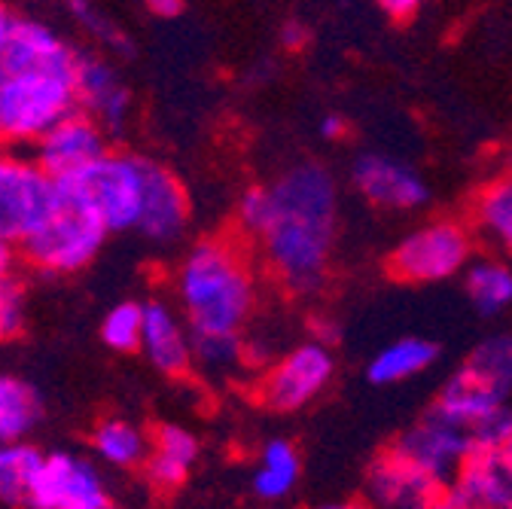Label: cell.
<instances>
[{
    "mask_svg": "<svg viewBox=\"0 0 512 509\" xmlns=\"http://www.w3.org/2000/svg\"><path fill=\"white\" fill-rule=\"evenodd\" d=\"M442 494L445 482L409 461L394 442L366 467V500L381 509H430Z\"/></svg>",
    "mask_w": 512,
    "mask_h": 509,
    "instance_id": "obj_13",
    "label": "cell"
},
{
    "mask_svg": "<svg viewBox=\"0 0 512 509\" xmlns=\"http://www.w3.org/2000/svg\"><path fill=\"white\" fill-rule=\"evenodd\" d=\"M25 506L31 509H119L98 464L74 452L43 455L31 479Z\"/></svg>",
    "mask_w": 512,
    "mask_h": 509,
    "instance_id": "obj_9",
    "label": "cell"
},
{
    "mask_svg": "<svg viewBox=\"0 0 512 509\" xmlns=\"http://www.w3.org/2000/svg\"><path fill=\"white\" fill-rule=\"evenodd\" d=\"M189 226V193L183 180L162 162H150V183H147V202L138 232L153 244L177 241Z\"/></svg>",
    "mask_w": 512,
    "mask_h": 509,
    "instance_id": "obj_18",
    "label": "cell"
},
{
    "mask_svg": "<svg viewBox=\"0 0 512 509\" xmlns=\"http://www.w3.org/2000/svg\"><path fill=\"white\" fill-rule=\"evenodd\" d=\"M467 299L479 314L497 317L512 308V260L506 257H476L464 272Z\"/></svg>",
    "mask_w": 512,
    "mask_h": 509,
    "instance_id": "obj_23",
    "label": "cell"
},
{
    "mask_svg": "<svg viewBox=\"0 0 512 509\" xmlns=\"http://www.w3.org/2000/svg\"><path fill=\"white\" fill-rule=\"evenodd\" d=\"M16 22H19V16L13 10V4H10V0H0V58H4V52H7V46L13 40Z\"/></svg>",
    "mask_w": 512,
    "mask_h": 509,
    "instance_id": "obj_32",
    "label": "cell"
},
{
    "mask_svg": "<svg viewBox=\"0 0 512 509\" xmlns=\"http://www.w3.org/2000/svg\"><path fill=\"white\" fill-rule=\"evenodd\" d=\"M299 476H302L299 449L290 439L275 436L260 449V458H256L250 485H253V494L260 500L278 503V500H284V497H290L296 491Z\"/></svg>",
    "mask_w": 512,
    "mask_h": 509,
    "instance_id": "obj_22",
    "label": "cell"
},
{
    "mask_svg": "<svg viewBox=\"0 0 512 509\" xmlns=\"http://www.w3.org/2000/svg\"><path fill=\"white\" fill-rule=\"evenodd\" d=\"M250 363L244 336H192V369L214 381H229Z\"/></svg>",
    "mask_w": 512,
    "mask_h": 509,
    "instance_id": "obj_26",
    "label": "cell"
},
{
    "mask_svg": "<svg viewBox=\"0 0 512 509\" xmlns=\"http://www.w3.org/2000/svg\"><path fill=\"white\" fill-rule=\"evenodd\" d=\"M320 509H381L369 500H345V503H327V506H320Z\"/></svg>",
    "mask_w": 512,
    "mask_h": 509,
    "instance_id": "obj_37",
    "label": "cell"
},
{
    "mask_svg": "<svg viewBox=\"0 0 512 509\" xmlns=\"http://www.w3.org/2000/svg\"><path fill=\"white\" fill-rule=\"evenodd\" d=\"M43 418V400L31 381L0 372V442H22Z\"/></svg>",
    "mask_w": 512,
    "mask_h": 509,
    "instance_id": "obj_24",
    "label": "cell"
},
{
    "mask_svg": "<svg viewBox=\"0 0 512 509\" xmlns=\"http://www.w3.org/2000/svg\"><path fill=\"white\" fill-rule=\"evenodd\" d=\"M110 150V135L89 113L74 110L34 144V162L58 183L77 177Z\"/></svg>",
    "mask_w": 512,
    "mask_h": 509,
    "instance_id": "obj_11",
    "label": "cell"
},
{
    "mask_svg": "<svg viewBox=\"0 0 512 509\" xmlns=\"http://www.w3.org/2000/svg\"><path fill=\"white\" fill-rule=\"evenodd\" d=\"M25 284L19 275L0 278V342H10L25 327Z\"/></svg>",
    "mask_w": 512,
    "mask_h": 509,
    "instance_id": "obj_30",
    "label": "cell"
},
{
    "mask_svg": "<svg viewBox=\"0 0 512 509\" xmlns=\"http://www.w3.org/2000/svg\"><path fill=\"white\" fill-rule=\"evenodd\" d=\"M445 494L464 509H512V464L503 449H473Z\"/></svg>",
    "mask_w": 512,
    "mask_h": 509,
    "instance_id": "obj_16",
    "label": "cell"
},
{
    "mask_svg": "<svg viewBox=\"0 0 512 509\" xmlns=\"http://www.w3.org/2000/svg\"><path fill=\"white\" fill-rule=\"evenodd\" d=\"M235 223L250 238L272 281L290 296L324 287L339 232V186L317 162H299L272 183L250 186Z\"/></svg>",
    "mask_w": 512,
    "mask_h": 509,
    "instance_id": "obj_1",
    "label": "cell"
},
{
    "mask_svg": "<svg viewBox=\"0 0 512 509\" xmlns=\"http://www.w3.org/2000/svg\"><path fill=\"white\" fill-rule=\"evenodd\" d=\"M394 445L421 470H427L430 476L445 482V488L458 473V467L467 461V455L476 449L470 430L452 418H445L433 406L412 427H406Z\"/></svg>",
    "mask_w": 512,
    "mask_h": 509,
    "instance_id": "obj_12",
    "label": "cell"
},
{
    "mask_svg": "<svg viewBox=\"0 0 512 509\" xmlns=\"http://www.w3.org/2000/svg\"><path fill=\"white\" fill-rule=\"evenodd\" d=\"M473 232L497 257L512 260V168L479 186L470 208Z\"/></svg>",
    "mask_w": 512,
    "mask_h": 509,
    "instance_id": "obj_20",
    "label": "cell"
},
{
    "mask_svg": "<svg viewBox=\"0 0 512 509\" xmlns=\"http://www.w3.org/2000/svg\"><path fill=\"white\" fill-rule=\"evenodd\" d=\"M150 156H138L128 150H107L98 162H92L77 177L61 186L86 202L101 223L113 232H138L147 202L150 183Z\"/></svg>",
    "mask_w": 512,
    "mask_h": 509,
    "instance_id": "obj_6",
    "label": "cell"
},
{
    "mask_svg": "<svg viewBox=\"0 0 512 509\" xmlns=\"http://www.w3.org/2000/svg\"><path fill=\"white\" fill-rule=\"evenodd\" d=\"M10 4H37V0H10Z\"/></svg>",
    "mask_w": 512,
    "mask_h": 509,
    "instance_id": "obj_40",
    "label": "cell"
},
{
    "mask_svg": "<svg viewBox=\"0 0 512 509\" xmlns=\"http://www.w3.org/2000/svg\"><path fill=\"white\" fill-rule=\"evenodd\" d=\"M77 65L0 61V144H37L55 122L80 110Z\"/></svg>",
    "mask_w": 512,
    "mask_h": 509,
    "instance_id": "obj_4",
    "label": "cell"
},
{
    "mask_svg": "<svg viewBox=\"0 0 512 509\" xmlns=\"http://www.w3.org/2000/svg\"><path fill=\"white\" fill-rule=\"evenodd\" d=\"M107 235L110 229L101 217L58 183V202L19 241V257L28 269L49 278L77 275L95 263Z\"/></svg>",
    "mask_w": 512,
    "mask_h": 509,
    "instance_id": "obj_5",
    "label": "cell"
},
{
    "mask_svg": "<svg viewBox=\"0 0 512 509\" xmlns=\"http://www.w3.org/2000/svg\"><path fill=\"white\" fill-rule=\"evenodd\" d=\"M183 0H147V10L156 16V19H177L183 13Z\"/></svg>",
    "mask_w": 512,
    "mask_h": 509,
    "instance_id": "obj_34",
    "label": "cell"
},
{
    "mask_svg": "<svg viewBox=\"0 0 512 509\" xmlns=\"http://www.w3.org/2000/svg\"><path fill=\"white\" fill-rule=\"evenodd\" d=\"M174 299L192 336H241L260 302V275L241 238L192 244L174 269Z\"/></svg>",
    "mask_w": 512,
    "mask_h": 509,
    "instance_id": "obj_2",
    "label": "cell"
},
{
    "mask_svg": "<svg viewBox=\"0 0 512 509\" xmlns=\"http://www.w3.org/2000/svg\"><path fill=\"white\" fill-rule=\"evenodd\" d=\"M202 455V442L183 424H159L150 436V455L144 461L147 479L162 488H180L192 470V464Z\"/></svg>",
    "mask_w": 512,
    "mask_h": 509,
    "instance_id": "obj_19",
    "label": "cell"
},
{
    "mask_svg": "<svg viewBox=\"0 0 512 509\" xmlns=\"http://www.w3.org/2000/svg\"><path fill=\"white\" fill-rule=\"evenodd\" d=\"M22 257H19V244H13L10 238L0 235V278H10L16 275Z\"/></svg>",
    "mask_w": 512,
    "mask_h": 509,
    "instance_id": "obj_33",
    "label": "cell"
},
{
    "mask_svg": "<svg viewBox=\"0 0 512 509\" xmlns=\"http://www.w3.org/2000/svg\"><path fill=\"white\" fill-rule=\"evenodd\" d=\"M43 461V452L31 442H0V500L25 506L28 488Z\"/></svg>",
    "mask_w": 512,
    "mask_h": 509,
    "instance_id": "obj_27",
    "label": "cell"
},
{
    "mask_svg": "<svg viewBox=\"0 0 512 509\" xmlns=\"http://www.w3.org/2000/svg\"><path fill=\"white\" fill-rule=\"evenodd\" d=\"M433 409L467 427L476 449H500L512 433V333L482 339L448 375Z\"/></svg>",
    "mask_w": 512,
    "mask_h": 509,
    "instance_id": "obj_3",
    "label": "cell"
},
{
    "mask_svg": "<svg viewBox=\"0 0 512 509\" xmlns=\"http://www.w3.org/2000/svg\"><path fill=\"white\" fill-rule=\"evenodd\" d=\"M144 336V305L116 302L101 321V339L110 351H141Z\"/></svg>",
    "mask_w": 512,
    "mask_h": 509,
    "instance_id": "obj_28",
    "label": "cell"
},
{
    "mask_svg": "<svg viewBox=\"0 0 512 509\" xmlns=\"http://www.w3.org/2000/svg\"><path fill=\"white\" fill-rule=\"evenodd\" d=\"M64 10L77 22V28L83 34H89L98 46L110 49V52H128V37L122 31V25H116L95 0H64Z\"/></svg>",
    "mask_w": 512,
    "mask_h": 509,
    "instance_id": "obj_29",
    "label": "cell"
},
{
    "mask_svg": "<svg viewBox=\"0 0 512 509\" xmlns=\"http://www.w3.org/2000/svg\"><path fill=\"white\" fill-rule=\"evenodd\" d=\"M375 4L388 13L391 19H400V22H406V19H412L415 13H421V7H424V0H375Z\"/></svg>",
    "mask_w": 512,
    "mask_h": 509,
    "instance_id": "obj_31",
    "label": "cell"
},
{
    "mask_svg": "<svg viewBox=\"0 0 512 509\" xmlns=\"http://www.w3.org/2000/svg\"><path fill=\"white\" fill-rule=\"evenodd\" d=\"M430 509H464V506H461V503H458L452 494H442V497H439V500H436Z\"/></svg>",
    "mask_w": 512,
    "mask_h": 509,
    "instance_id": "obj_38",
    "label": "cell"
},
{
    "mask_svg": "<svg viewBox=\"0 0 512 509\" xmlns=\"http://www.w3.org/2000/svg\"><path fill=\"white\" fill-rule=\"evenodd\" d=\"M357 193L384 211H418L430 202V186L421 171L388 153H363L351 165Z\"/></svg>",
    "mask_w": 512,
    "mask_h": 509,
    "instance_id": "obj_14",
    "label": "cell"
},
{
    "mask_svg": "<svg viewBox=\"0 0 512 509\" xmlns=\"http://www.w3.org/2000/svg\"><path fill=\"white\" fill-rule=\"evenodd\" d=\"M141 351L162 375L192 372V330L177 305L162 299L144 302Z\"/></svg>",
    "mask_w": 512,
    "mask_h": 509,
    "instance_id": "obj_17",
    "label": "cell"
},
{
    "mask_svg": "<svg viewBox=\"0 0 512 509\" xmlns=\"http://www.w3.org/2000/svg\"><path fill=\"white\" fill-rule=\"evenodd\" d=\"M77 101L80 110L89 113L95 122H101L107 135H122L132 122V92H128L122 74L116 65L104 55H89L80 52V65H77Z\"/></svg>",
    "mask_w": 512,
    "mask_h": 509,
    "instance_id": "obj_15",
    "label": "cell"
},
{
    "mask_svg": "<svg viewBox=\"0 0 512 509\" xmlns=\"http://www.w3.org/2000/svg\"><path fill=\"white\" fill-rule=\"evenodd\" d=\"M317 132H320V138H327V141H339L345 135V119L336 116V113H330V116L320 119Z\"/></svg>",
    "mask_w": 512,
    "mask_h": 509,
    "instance_id": "obj_35",
    "label": "cell"
},
{
    "mask_svg": "<svg viewBox=\"0 0 512 509\" xmlns=\"http://www.w3.org/2000/svg\"><path fill=\"white\" fill-rule=\"evenodd\" d=\"M92 449L104 464L132 470V467H144L150 455V436L144 427H138L128 418H104L92 433Z\"/></svg>",
    "mask_w": 512,
    "mask_h": 509,
    "instance_id": "obj_25",
    "label": "cell"
},
{
    "mask_svg": "<svg viewBox=\"0 0 512 509\" xmlns=\"http://www.w3.org/2000/svg\"><path fill=\"white\" fill-rule=\"evenodd\" d=\"M281 40H284L287 49H302V46L308 43V31H305V25L290 22V25L284 28V34H281Z\"/></svg>",
    "mask_w": 512,
    "mask_h": 509,
    "instance_id": "obj_36",
    "label": "cell"
},
{
    "mask_svg": "<svg viewBox=\"0 0 512 509\" xmlns=\"http://www.w3.org/2000/svg\"><path fill=\"white\" fill-rule=\"evenodd\" d=\"M439 360V345L427 336H400L378 348L366 363V378L375 388H394L424 375Z\"/></svg>",
    "mask_w": 512,
    "mask_h": 509,
    "instance_id": "obj_21",
    "label": "cell"
},
{
    "mask_svg": "<svg viewBox=\"0 0 512 509\" xmlns=\"http://www.w3.org/2000/svg\"><path fill=\"white\" fill-rule=\"evenodd\" d=\"M500 449H503V455H506V461H509V464H512V433H509V436H506V442H503V445H500Z\"/></svg>",
    "mask_w": 512,
    "mask_h": 509,
    "instance_id": "obj_39",
    "label": "cell"
},
{
    "mask_svg": "<svg viewBox=\"0 0 512 509\" xmlns=\"http://www.w3.org/2000/svg\"><path fill=\"white\" fill-rule=\"evenodd\" d=\"M266 366L269 369L260 375L256 397L272 412H299L311 406L336 375L333 348L320 339H305Z\"/></svg>",
    "mask_w": 512,
    "mask_h": 509,
    "instance_id": "obj_8",
    "label": "cell"
},
{
    "mask_svg": "<svg viewBox=\"0 0 512 509\" xmlns=\"http://www.w3.org/2000/svg\"><path fill=\"white\" fill-rule=\"evenodd\" d=\"M476 241L473 226L452 217L421 223L397 241L388 272L406 284L452 281L476 260Z\"/></svg>",
    "mask_w": 512,
    "mask_h": 509,
    "instance_id": "obj_7",
    "label": "cell"
},
{
    "mask_svg": "<svg viewBox=\"0 0 512 509\" xmlns=\"http://www.w3.org/2000/svg\"><path fill=\"white\" fill-rule=\"evenodd\" d=\"M58 202L52 180L34 156L0 153V235L19 244Z\"/></svg>",
    "mask_w": 512,
    "mask_h": 509,
    "instance_id": "obj_10",
    "label": "cell"
}]
</instances>
